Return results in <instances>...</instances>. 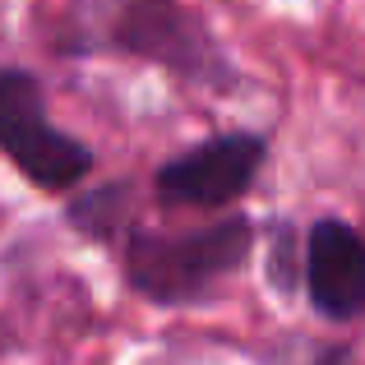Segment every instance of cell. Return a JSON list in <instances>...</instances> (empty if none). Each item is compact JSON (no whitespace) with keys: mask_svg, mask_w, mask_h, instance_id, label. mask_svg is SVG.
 I'll use <instances>...</instances> for the list:
<instances>
[{"mask_svg":"<svg viewBox=\"0 0 365 365\" xmlns=\"http://www.w3.org/2000/svg\"><path fill=\"white\" fill-rule=\"evenodd\" d=\"M264 167V139L255 134H217L199 148L180 153L176 162L158 171V195L167 204H190V208H222Z\"/></svg>","mask_w":365,"mask_h":365,"instance_id":"4","label":"cell"},{"mask_svg":"<svg viewBox=\"0 0 365 365\" xmlns=\"http://www.w3.org/2000/svg\"><path fill=\"white\" fill-rule=\"evenodd\" d=\"M319 365H351V361L342 356V351H333V356H329V361H319Z\"/></svg>","mask_w":365,"mask_h":365,"instance_id":"6","label":"cell"},{"mask_svg":"<svg viewBox=\"0 0 365 365\" xmlns=\"http://www.w3.org/2000/svg\"><path fill=\"white\" fill-rule=\"evenodd\" d=\"M250 255V222L227 217L217 227L190 236H134L125 255V273L148 301H185L199 296L213 277L241 268Z\"/></svg>","mask_w":365,"mask_h":365,"instance_id":"2","label":"cell"},{"mask_svg":"<svg viewBox=\"0 0 365 365\" xmlns=\"http://www.w3.org/2000/svg\"><path fill=\"white\" fill-rule=\"evenodd\" d=\"M70 51H120L176 70L185 79L222 83L227 65L213 37L176 0H70L65 9Z\"/></svg>","mask_w":365,"mask_h":365,"instance_id":"1","label":"cell"},{"mask_svg":"<svg viewBox=\"0 0 365 365\" xmlns=\"http://www.w3.org/2000/svg\"><path fill=\"white\" fill-rule=\"evenodd\" d=\"M0 148L42 190H70L93 167V153L46 120L42 83L28 70H0Z\"/></svg>","mask_w":365,"mask_h":365,"instance_id":"3","label":"cell"},{"mask_svg":"<svg viewBox=\"0 0 365 365\" xmlns=\"http://www.w3.org/2000/svg\"><path fill=\"white\" fill-rule=\"evenodd\" d=\"M305 282L324 314L356 319L365 314V241L347 222H314L305 245Z\"/></svg>","mask_w":365,"mask_h":365,"instance_id":"5","label":"cell"}]
</instances>
